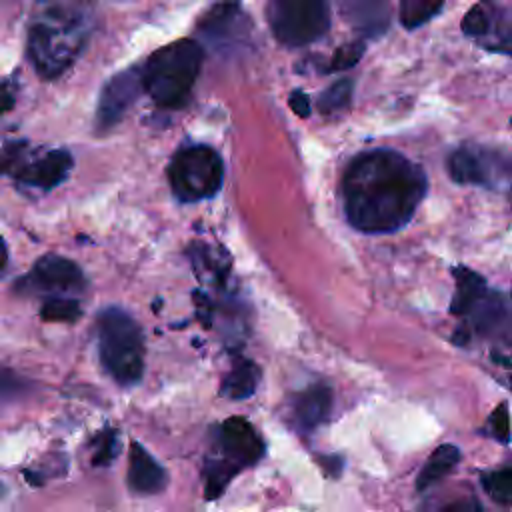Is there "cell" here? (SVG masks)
Returning <instances> with one entry per match:
<instances>
[{
	"mask_svg": "<svg viewBox=\"0 0 512 512\" xmlns=\"http://www.w3.org/2000/svg\"><path fill=\"white\" fill-rule=\"evenodd\" d=\"M320 462H322V466L328 470V474H330V476H340V470H342V462H340V458H336V456H328V458H320Z\"/></svg>",
	"mask_w": 512,
	"mask_h": 512,
	"instance_id": "cell-30",
	"label": "cell"
},
{
	"mask_svg": "<svg viewBox=\"0 0 512 512\" xmlns=\"http://www.w3.org/2000/svg\"><path fill=\"white\" fill-rule=\"evenodd\" d=\"M240 8L232 2L228 4H220V6H214V10H210L206 14V18L200 22V30L206 32L210 38H216V36H230L234 34L238 28H240Z\"/></svg>",
	"mask_w": 512,
	"mask_h": 512,
	"instance_id": "cell-18",
	"label": "cell"
},
{
	"mask_svg": "<svg viewBox=\"0 0 512 512\" xmlns=\"http://www.w3.org/2000/svg\"><path fill=\"white\" fill-rule=\"evenodd\" d=\"M364 50H366V42H364L362 38L342 44V46L336 48V52L332 54V60H330V64H328V70H330V72H342V70H348V68L356 66V64L360 62Z\"/></svg>",
	"mask_w": 512,
	"mask_h": 512,
	"instance_id": "cell-24",
	"label": "cell"
},
{
	"mask_svg": "<svg viewBox=\"0 0 512 512\" xmlns=\"http://www.w3.org/2000/svg\"><path fill=\"white\" fill-rule=\"evenodd\" d=\"M168 474L158 464L152 454L146 452V448L140 442L130 444V456H128V486L136 494L152 496L166 488Z\"/></svg>",
	"mask_w": 512,
	"mask_h": 512,
	"instance_id": "cell-14",
	"label": "cell"
},
{
	"mask_svg": "<svg viewBox=\"0 0 512 512\" xmlns=\"http://www.w3.org/2000/svg\"><path fill=\"white\" fill-rule=\"evenodd\" d=\"M448 174L464 186L512 194V148L462 144L448 156Z\"/></svg>",
	"mask_w": 512,
	"mask_h": 512,
	"instance_id": "cell-6",
	"label": "cell"
},
{
	"mask_svg": "<svg viewBox=\"0 0 512 512\" xmlns=\"http://www.w3.org/2000/svg\"><path fill=\"white\" fill-rule=\"evenodd\" d=\"M4 492H6V486H4V484H2V482H0V498H2V496H4Z\"/></svg>",
	"mask_w": 512,
	"mask_h": 512,
	"instance_id": "cell-32",
	"label": "cell"
},
{
	"mask_svg": "<svg viewBox=\"0 0 512 512\" xmlns=\"http://www.w3.org/2000/svg\"><path fill=\"white\" fill-rule=\"evenodd\" d=\"M486 494L498 504H512V468L494 470L482 476Z\"/></svg>",
	"mask_w": 512,
	"mask_h": 512,
	"instance_id": "cell-22",
	"label": "cell"
},
{
	"mask_svg": "<svg viewBox=\"0 0 512 512\" xmlns=\"http://www.w3.org/2000/svg\"><path fill=\"white\" fill-rule=\"evenodd\" d=\"M202 48L194 40H176L156 50L142 68V84L162 108L182 106L198 80Z\"/></svg>",
	"mask_w": 512,
	"mask_h": 512,
	"instance_id": "cell-3",
	"label": "cell"
},
{
	"mask_svg": "<svg viewBox=\"0 0 512 512\" xmlns=\"http://www.w3.org/2000/svg\"><path fill=\"white\" fill-rule=\"evenodd\" d=\"M462 32L488 52L512 56V0H478L462 18Z\"/></svg>",
	"mask_w": 512,
	"mask_h": 512,
	"instance_id": "cell-9",
	"label": "cell"
},
{
	"mask_svg": "<svg viewBox=\"0 0 512 512\" xmlns=\"http://www.w3.org/2000/svg\"><path fill=\"white\" fill-rule=\"evenodd\" d=\"M490 430L500 442H508L510 438V414L508 406L502 402L490 414Z\"/></svg>",
	"mask_w": 512,
	"mask_h": 512,
	"instance_id": "cell-26",
	"label": "cell"
},
{
	"mask_svg": "<svg viewBox=\"0 0 512 512\" xmlns=\"http://www.w3.org/2000/svg\"><path fill=\"white\" fill-rule=\"evenodd\" d=\"M80 314H82L80 302L72 296L46 298L40 308V316L46 322H74L80 318Z\"/></svg>",
	"mask_w": 512,
	"mask_h": 512,
	"instance_id": "cell-20",
	"label": "cell"
},
{
	"mask_svg": "<svg viewBox=\"0 0 512 512\" xmlns=\"http://www.w3.org/2000/svg\"><path fill=\"white\" fill-rule=\"evenodd\" d=\"M142 90H144L142 70L132 68L112 76L100 92V100L96 108L98 132L110 130L114 124H118Z\"/></svg>",
	"mask_w": 512,
	"mask_h": 512,
	"instance_id": "cell-12",
	"label": "cell"
},
{
	"mask_svg": "<svg viewBox=\"0 0 512 512\" xmlns=\"http://www.w3.org/2000/svg\"><path fill=\"white\" fill-rule=\"evenodd\" d=\"M94 22V0H36L26 52L38 76L64 74L88 44Z\"/></svg>",
	"mask_w": 512,
	"mask_h": 512,
	"instance_id": "cell-2",
	"label": "cell"
},
{
	"mask_svg": "<svg viewBox=\"0 0 512 512\" xmlns=\"http://www.w3.org/2000/svg\"><path fill=\"white\" fill-rule=\"evenodd\" d=\"M86 288V278L76 262L48 254L40 258L34 268L18 280V290L24 294H46L52 296H74Z\"/></svg>",
	"mask_w": 512,
	"mask_h": 512,
	"instance_id": "cell-10",
	"label": "cell"
},
{
	"mask_svg": "<svg viewBox=\"0 0 512 512\" xmlns=\"http://www.w3.org/2000/svg\"><path fill=\"white\" fill-rule=\"evenodd\" d=\"M440 512H482V508L476 502L470 500H458L448 506H444Z\"/></svg>",
	"mask_w": 512,
	"mask_h": 512,
	"instance_id": "cell-29",
	"label": "cell"
},
{
	"mask_svg": "<svg viewBox=\"0 0 512 512\" xmlns=\"http://www.w3.org/2000/svg\"><path fill=\"white\" fill-rule=\"evenodd\" d=\"M426 190L428 178L410 158L390 148L368 150L344 172V212L364 234H392L410 222Z\"/></svg>",
	"mask_w": 512,
	"mask_h": 512,
	"instance_id": "cell-1",
	"label": "cell"
},
{
	"mask_svg": "<svg viewBox=\"0 0 512 512\" xmlns=\"http://www.w3.org/2000/svg\"><path fill=\"white\" fill-rule=\"evenodd\" d=\"M510 382H512V376H510Z\"/></svg>",
	"mask_w": 512,
	"mask_h": 512,
	"instance_id": "cell-33",
	"label": "cell"
},
{
	"mask_svg": "<svg viewBox=\"0 0 512 512\" xmlns=\"http://www.w3.org/2000/svg\"><path fill=\"white\" fill-rule=\"evenodd\" d=\"M270 28L278 42L290 48L320 40L330 28L328 0H272Z\"/></svg>",
	"mask_w": 512,
	"mask_h": 512,
	"instance_id": "cell-8",
	"label": "cell"
},
{
	"mask_svg": "<svg viewBox=\"0 0 512 512\" xmlns=\"http://www.w3.org/2000/svg\"><path fill=\"white\" fill-rule=\"evenodd\" d=\"M14 104V88L8 80H0V116Z\"/></svg>",
	"mask_w": 512,
	"mask_h": 512,
	"instance_id": "cell-28",
	"label": "cell"
},
{
	"mask_svg": "<svg viewBox=\"0 0 512 512\" xmlns=\"http://www.w3.org/2000/svg\"><path fill=\"white\" fill-rule=\"evenodd\" d=\"M218 456L238 472L262 460L266 448L256 428L242 416L226 418L216 430Z\"/></svg>",
	"mask_w": 512,
	"mask_h": 512,
	"instance_id": "cell-11",
	"label": "cell"
},
{
	"mask_svg": "<svg viewBox=\"0 0 512 512\" xmlns=\"http://www.w3.org/2000/svg\"><path fill=\"white\" fill-rule=\"evenodd\" d=\"M222 178V158L210 146H186L174 154L168 166L170 188L182 202L214 196L222 186Z\"/></svg>",
	"mask_w": 512,
	"mask_h": 512,
	"instance_id": "cell-7",
	"label": "cell"
},
{
	"mask_svg": "<svg viewBox=\"0 0 512 512\" xmlns=\"http://www.w3.org/2000/svg\"><path fill=\"white\" fill-rule=\"evenodd\" d=\"M342 18L362 40L380 38L390 28V0H340Z\"/></svg>",
	"mask_w": 512,
	"mask_h": 512,
	"instance_id": "cell-13",
	"label": "cell"
},
{
	"mask_svg": "<svg viewBox=\"0 0 512 512\" xmlns=\"http://www.w3.org/2000/svg\"><path fill=\"white\" fill-rule=\"evenodd\" d=\"M354 92V82L350 78H342L336 80L334 84H330L318 98V110L322 114H332L338 112L342 108H346L350 104Z\"/></svg>",
	"mask_w": 512,
	"mask_h": 512,
	"instance_id": "cell-21",
	"label": "cell"
},
{
	"mask_svg": "<svg viewBox=\"0 0 512 512\" xmlns=\"http://www.w3.org/2000/svg\"><path fill=\"white\" fill-rule=\"evenodd\" d=\"M260 380H262L260 366L252 360L242 358L222 378L220 396L228 398V400H246L256 392Z\"/></svg>",
	"mask_w": 512,
	"mask_h": 512,
	"instance_id": "cell-16",
	"label": "cell"
},
{
	"mask_svg": "<svg viewBox=\"0 0 512 512\" xmlns=\"http://www.w3.org/2000/svg\"><path fill=\"white\" fill-rule=\"evenodd\" d=\"M98 354L106 374L120 386H134L144 374V332L122 308L98 314Z\"/></svg>",
	"mask_w": 512,
	"mask_h": 512,
	"instance_id": "cell-4",
	"label": "cell"
},
{
	"mask_svg": "<svg viewBox=\"0 0 512 512\" xmlns=\"http://www.w3.org/2000/svg\"><path fill=\"white\" fill-rule=\"evenodd\" d=\"M446 0H400V22L404 28L414 30L432 20Z\"/></svg>",
	"mask_w": 512,
	"mask_h": 512,
	"instance_id": "cell-19",
	"label": "cell"
},
{
	"mask_svg": "<svg viewBox=\"0 0 512 512\" xmlns=\"http://www.w3.org/2000/svg\"><path fill=\"white\" fill-rule=\"evenodd\" d=\"M460 460V450L454 444H440L424 462L420 474L416 476V488L426 490L440 482Z\"/></svg>",
	"mask_w": 512,
	"mask_h": 512,
	"instance_id": "cell-17",
	"label": "cell"
},
{
	"mask_svg": "<svg viewBox=\"0 0 512 512\" xmlns=\"http://www.w3.org/2000/svg\"><path fill=\"white\" fill-rule=\"evenodd\" d=\"M32 390V382L18 372L0 366V404L24 398Z\"/></svg>",
	"mask_w": 512,
	"mask_h": 512,
	"instance_id": "cell-23",
	"label": "cell"
},
{
	"mask_svg": "<svg viewBox=\"0 0 512 512\" xmlns=\"http://www.w3.org/2000/svg\"><path fill=\"white\" fill-rule=\"evenodd\" d=\"M118 432L116 430H106L100 434L98 446L92 454V464L94 466H110V462L118 454Z\"/></svg>",
	"mask_w": 512,
	"mask_h": 512,
	"instance_id": "cell-25",
	"label": "cell"
},
{
	"mask_svg": "<svg viewBox=\"0 0 512 512\" xmlns=\"http://www.w3.org/2000/svg\"><path fill=\"white\" fill-rule=\"evenodd\" d=\"M6 262H8V248H6V242H4V238L0 236V272L4 270Z\"/></svg>",
	"mask_w": 512,
	"mask_h": 512,
	"instance_id": "cell-31",
	"label": "cell"
},
{
	"mask_svg": "<svg viewBox=\"0 0 512 512\" xmlns=\"http://www.w3.org/2000/svg\"><path fill=\"white\" fill-rule=\"evenodd\" d=\"M288 102H290V108H292L298 116H302V118H308V116H310L312 104H310V98H308L302 90H294V92L290 94Z\"/></svg>",
	"mask_w": 512,
	"mask_h": 512,
	"instance_id": "cell-27",
	"label": "cell"
},
{
	"mask_svg": "<svg viewBox=\"0 0 512 512\" xmlns=\"http://www.w3.org/2000/svg\"><path fill=\"white\" fill-rule=\"evenodd\" d=\"M456 290L450 302V312L454 316H462L466 326L460 328L464 332L470 330L482 336L506 338L512 332V318L506 300L494 292L486 280L466 266L454 268Z\"/></svg>",
	"mask_w": 512,
	"mask_h": 512,
	"instance_id": "cell-5",
	"label": "cell"
},
{
	"mask_svg": "<svg viewBox=\"0 0 512 512\" xmlns=\"http://www.w3.org/2000/svg\"><path fill=\"white\" fill-rule=\"evenodd\" d=\"M332 410V390L324 384H314L294 398V420L304 432H310L324 424Z\"/></svg>",
	"mask_w": 512,
	"mask_h": 512,
	"instance_id": "cell-15",
	"label": "cell"
}]
</instances>
